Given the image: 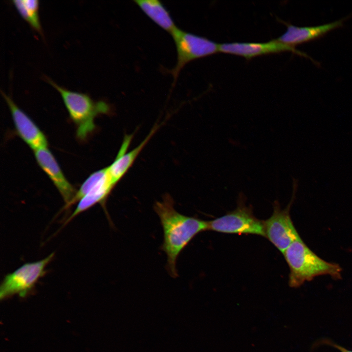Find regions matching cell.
I'll return each mask as SVG.
<instances>
[{
  "label": "cell",
  "instance_id": "obj_8",
  "mask_svg": "<svg viewBox=\"0 0 352 352\" xmlns=\"http://www.w3.org/2000/svg\"><path fill=\"white\" fill-rule=\"evenodd\" d=\"M219 51L243 57L250 59L257 56L291 52L302 57L309 58L316 64L308 54L297 50L295 47L282 43L277 39L265 43H229L219 44Z\"/></svg>",
  "mask_w": 352,
  "mask_h": 352
},
{
  "label": "cell",
  "instance_id": "obj_16",
  "mask_svg": "<svg viewBox=\"0 0 352 352\" xmlns=\"http://www.w3.org/2000/svg\"><path fill=\"white\" fill-rule=\"evenodd\" d=\"M107 170V167L92 173L81 185L72 200L67 205H65L64 208H67L77 202H79L98 183L106 174Z\"/></svg>",
  "mask_w": 352,
  "mask_h": 352
},
{
  "label": "cell",
  "instance_id": "obj_1",
  "mask_svg": "<svg viewBox=\"0 0 352 352\" xmlns=\"http://www.w3.org/2000/svg\"><path fill=\"white\" fill-rule=\"evenodd\" d=\"M154 209L163 228L161 249L167 257V269L174 278L177 276L176 260L181 252L198 233L209 230V221L182 215L176 211L170 196L157 201Z\"/></svg>",
  "mask_w": 352,
  "mask_h": 352
},
{
  "label": "cell",
  "instance_id": "obj_10",
  "mask_svg": "<svg viewBox=\"0 0 352 352\" xmlns=\"http://www.w3.org/2000/svg\"><path fill=\"white\" fill-rule=\"evenodd\" d=\"M36 161L50 178L61 195L66 205L73 198L77 191L68 181L59 165L48 148L34 151Z\"/></svg>",
  "mask_w": 352,
  "mask_h": 352
},
{
  "label": "cell",
  "instance_id": "obj_11",
  "mask_svg": "<svg viewBox=\"0 0 352 352\" xmlns=\"http://www.w3.org/2000/svg\"><path fill=\"white\" fill-rule=\"evenodd\" d=\"M349 16L329 23L313 26L299 27L286 23V31L277 40L287 45H297L318 39L335 29L343 26Z\"/></svg>",
  "mask_w": 352,
  "mask_h": 352
},
{
  "label": "cell",
  "instance_id": "obj_13",
  "mask_svg": "<svg viewBox=\"0 0 352 352\" xmlns=\"http://www.w3.org/2000/svg\"><path fill=\"white\" fill-rule=\"evenodd\" d=\"M114 186L108 169L106 174L98 183L78 202L74 212L67 219L65 224H66L77 215L97 203H100L106 210V201Z\"/></svg>",
  "mask_w": 352,
  "mask_h": 352
},
{
  "label": "cell",
  "instance_id": "obj_17",
  "mask_svg": "<svg viewBox=\"0 0 352 352\" xmlns=\"http://www.w3.org/2000/svg\"><path fill=\"white\" fill-rule=\"evenodd\" d=\"M314 345L316 347L318 345H325L331 346L339 351L340 352H352V351L347 349L346 348L334 342L328 338H323L317 341Z\"/></svg>",
  "mask_w": 352,
  "mask_h": 352
},
{
  "label": "cell",
  "instance_id": "obj_14",
  "mask_svg": "<svg viewBox=\"0 0 352 352\" xmlns=\"http://www.w3.org/2000/svg\"><path fill=\"white\" fill-rule=\"evenodd\" d=\"M134 2L155 23L170 34L177 27L170 13L157 0H135Z\"/></svg>",
  "mask_w": 352,
  "mask_h": 352
},
{
  "label": "cell",
  "instance_id": "obj_12",
  "mask_svg": "<svg viewBox=\"0 0 352 352\" xmlns=\"http://www.w3.org/2000/svg\"><path fill=\"white\" fill-rule=\"evenodd\" d=\"M157 129V127L156 126L139 145L128 153L127 151L132 138V135H126L124 137L116 158L113 162L107 167L109 174L114 185L123 177L132 166L137 156L155 133Z\"/></svg>",
  "mask_w": 352,
  "mask_h": 352
},
{
  "label": "cell",
  "instance_id": "obj_3",
  "mask_svg": "<svg viewBox=\"0 0 352 352\" xmlns=\"http://www.w3.org/2000/svg\"><path fill=\"white\" fill-rule=\"evenodd\" d=\"M45 79L60 93L70 118L76 126V137L85 141L95 129L94 119L99 115L109 113V105L103 101H94L87 94L62 87L47 77Z\"/></svg>",
  "mask_w": 352,
  "mask_h": 352
},
{
  "label": "cell",
  "instance_id": "obj_2",
  "mask_svg": "<svg viewBox=\"0 0 352 352\" xmlns=\"http://www.w3.org/2000/svg\"><path fill=\"white\" fill-rule=\"evenodd\" d=\"M283 254L289 268L288 282L291 287H298L322 275H329L336 280L341 278L342 269L339 264L318 256L301 238L293 242Z\"/></svg>",
  "mask_w": 352,
  "mask_h": 352
},
{
  "label": "cell",
  "instance_id": "obj_9",
  "mask_svg": "<svg viewBox=\"0 0 352 352\" xmlns=\"http://www.w3.org/2000/svg\"><path fill=\"white\" fill-rule=\"evenodd\" d=\"M10 111L17 134L33 150L46 148L47 138L32 119L6 93L0 90Z\"/></svg>",
  "mask_w": 352,
  "mask_h": 352
},
{
  "label": "cell",
  "instance_id": "obj_7",
  "mask_svg": "<svg viewBox=\"0 0 352 352\" xmlns=\"http://www.w3.org/2000/svg\"><path fill=\"white\" fill-rule=\"evenodd\" d=\"M290 205L282 210L278 202L275 203L272 216L264 222L265 237L283 254L300 238L290 217Z\"/></svg>",
  "mask_w": 352,
  "mask_h": 352
},
{
  "label": "cell",
  "instance_id": "obj_15",
  "mask_svg": "<svg viewBox=\"0 0 352 352\" xmlns=\"http://www.w3.org/2000/svg\"><path fill=\"white\" fill-rule=\"evenodd\" d=\"M12 3L21 16L32 28L43 35L39 16L38 0H13Z\"/></svg>",
  "mask_w": 352,
  "mask_h": 352
},
{
  "label": "cell",
  "instance_id": "obj_4",
  "mask_svg": "<svg viewBox=\"0 0 352 352\" xmlns=\"http://www.w3.org/2000/svg\"><path fill=\"white\" fill-rule=\"evenodd\" d=\"M177 53V61L171 73L174 82L181 69L191 61L219 52V44L204 37L183 31L177 27L171 34Z\"/></svg>",
  "mask_w": 352,
  "mask_h": 352
},
{
  "label": "cell",
  "instance_id": "obj_6",
  "mask_svg": "<svg viewBox=\"0 0 352 352\" xmlns=\"http://www.w3.org/2000/svg\"><path fill=\"white\" fill-rule=\"evenodd\" d=\"M209 230L225 233L252 234L265 237L264 222L242 205L234 211L209 221Z\"/></svg>",
  "mask_w": 352,
  "mask_h": 352
},
{
  "label": "cell",
  "instance_id": "obj_5",
  "mask_svg": "<svg viewBox=\"0 0 352 352\" xmlns=\"http://www.w3.org/2000/svg\"><path fill=\"white\" fill-rule=\"evenodd\" d=\"M52 253L41 260L22 265L6 275L0 286V298L4 299L15 294L24 297L45 273V268L53 259Z\"/></svg>",
  "mask_w": 352,
  "mask_h": 352
}]
</instances>
